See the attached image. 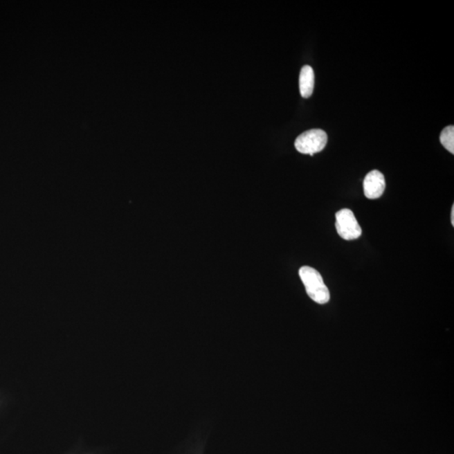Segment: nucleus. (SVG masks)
I'll return each mask as SVG.
<instances>
[{"mask_svg": "<svg viewBox=\"0 0 454 454\" xmlns=\"http://www.w3.org/2000/svg\"><path fill=\"white\" fill-rule=\"evenodd\" d=\"M299 275L310 298L320 305L330 300V292L324 283L323 278L316 269L304 266L299 270Z\"/></svg>", "mask_w": 454, "mask_h": 454, "instance_id": "obj_1", "label": "nucleus"}, {"mask_svg": "<svg viewBox=\"0 0 454 454\" xmlns=\"http://www.w3.org/2000/svg\"><path fill=\"white\" fill-rule=\"evenodd\" d=\"M327 134L320 129H312L296 138L295 147L302 154L314 156L322 152L327 143Z\"/></svg>", "mask_w": 454, "mask_h": 454, "instance_id": "obj_2", "label": "nucleus"}, {"mask_svg": "<svg viewBox=\"0 0 454 454\" xmlns=\"http://www.w3.org/2000/svg\"><path fill=\"white\" fill-rule=\"evenodd\" d=\"M336 229L339 236L346 241L358 239L362 235L361 226L349 209H343L336 213Z\"/></svg>", "mask_w": 454, "mask_h": 454, "instance_id": "obj_3", "label": "nucleus"}, {"mask_svg": "<svg viewBox=\"0 0 454 454\" xmlns=\"http://www.w3.org/2000/svg\"><path fill=\"white\" fill-rule=\"evenodd\" d=\"M385 190V176L378 170L370 172L363 180V192L370 199L381 198Z\"/></svg>", "mask_w": 454, "mask_h": 454, "instance_id": "obj_4", "label": "nucleus"}, {"mask_svg": "<svg viewBox=\"0 0 454 454\" xmlns=\"http://www.w3.org/2000/svg\"><path fill=\"white\" fill-rule=\"evenodd\" d=\"M315 73L311 66H304L300 74V92L301 96L307 99L314 91Z\"/></svg>", "mask_w": 454, "mask_h": 454, "instance_id": "obj_5", "label": "nucleus"}, {"mask_svg": "<svg viewBox=\"0 0 454 454\" xmlns=\"http://www.w3.org/2000/svg\"><path fill=\"white\" fill-rule=\"evenodd\" d=\"M440 142L446 149L454 154V127L448 126L442 130L440 135Z\"/></svg>", "mask_w": 454, "mask_h": 454, "instance_id": "obj_6", "label": "nucleus"}, {"mask_svg": "<svg viewBox=\"0 0 454 454\" xmlns=\"http://www.w3.org/2000/svg\"><path fill=\"white\" fill-rule=\"evenodd\" d=\"M451 222H452V225L454 226V206H453V207H452Z\"/></svg>", "mask_w": 454, "mask_h": 454, "instance_id": "obj_7", "label": "nucleus"}]
</instances>
